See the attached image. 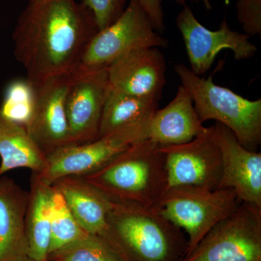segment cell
I'll return each instance as SVG.
<instances>
[{
  "label": "cell",
  "mask_w": 261,
  "mask_h": 261,
  "mask_svg": "<svg viewBox=\"0 0 261 261\" xmlns=\"http://www.w3.org/2000/svg\"><path fill=\"white\" fill-rule=\"evenodd\" d=\"M175 72L193 101L201 123L215 120L229 128L240 143L256 152L261 142V99L250 100L231 89L195 74L184 64L175 65Z\"/></svg>",
  "instance_id": "277c9868"
},
{
  "label": "cell",
  "mask_w": 261,
  "mask_h": 261,
  "mask_svg": "<svg viewBox=\"0 0 261 261\" xmlns=\"http://www.w3.org/2000/svg\"><path fill=\"white\" fill-rule=\"evenodd\" d=\"M166 62L159 48L133 49L107 68L111 88L123 93L159 101L166 84Z\"/></svg>",
  "instance_id": "4fadbf2b"
},
{
  "label": "cell",
  "mask_w": 261,
  "mask_h": 261,
  "mask_svg": "<svg viewBox=\"0 0 261 261\" xmlns=\"http://www.w3.org/2000/svg\"><path fill=\"white\" fill-rule=\"evenodd\" d=\"M22 261H47V260H33V259L29 258V257H27V258L24 259Z\"/></svg>",
  "instance_id": "83f0119b"
},
{
  "label": "cell",
  "mask_w": 261,
  "mask_h": 261,
  "mask_svg": "<svg viewBox=\"0 0 261 261\" xmlns=\"http://www.w3.org/2000/svg\"><path fill=\"white\" fill-rule=\"evenodd\" d=\"M181 32L190 61V70L195 74H205L211 69L218 55L224 49L233 51L237 61L251 58L256 54L255 44L247 34L235 32L226 20L217 31H211L198 21L190 7L185 5L176 20Z\"/></svg>",
  "instance_id": "30bf717a"
},
{
  "label": "cell",
  "mask_w": 261,
  "mask_h": 261,
  "mask_svg": "<svg viewBox=\"0 0 261 261\" xmlns=\"http://www.w3.org/2000/svg\"><path fill=\"white\" fill-rule=\"evenodd\" d=\"M216 142L222 156L219 189H231L240 202L261 208V153L248 150L229 128L216 122Z\"/></svg>",
  "instance_id": "7c38bea8"
},
{
  "label": "cell",
  "mask_w": 261,
  "mask_h": 261,
  "mask_svg": "<svg viewBox=\"0 0 261 261\" xmlns=\"http://www.w3.org/2000/svg\"><path fill=\"white\" fill-rule=\"evenodd\" d=\"M127 0H82L93 13L99 31L116 22L126 8Z\"/></svg>",
  "instance_id": "cb8c5ba5"
},
{
  "label": "cell",
  "mask_w": 261,
  "mask_h": 261,
  "mask_svg": "<svg viewBox=\"0 0 261 261\" xmlns=\"http://www.w3.org/2000/svg\"><path fill=\"white\" fill-rule=\"evenodd\" d=\"M47 261H123L106 241L87 233L47 255Z\"/></svg>",
  "instance_id": "7402d4cb"
},
{
  "label": "cell",
  "mask_w": 261,
  "mask_h": 261,
  "mask_svg": "<svg viewBox=\"0 0 261 261\" xmlns=\"http://www.w3.org/2000/svg\"><path fill=\"white\" fill-rule=\"evenodd\" d=\"M148 128L120 130L89 143L63 146L47 154L45 169L35 174L47 185L65 176H87L100 169L134 144L147 140Z\"/></svg>",
  "instance_id": "ba28073f"
},
{
  "label": "cell",
  "mask_w": 261,
  "mask_h": 261,
  "mask_svg": "<svg viewBox=\"0 0 261 261\" xmlns=\"http://www.w3.org/2000/svg\"><path fill=\"white\" fill-rule=\"evenodd\" d=\"M205 129L196 113L191 96L181 85L173 100L154 113L147 139L162 146L181 145L194 140Z\"/></svg>",
  "instance_id": "e0dca14e"
},
{
  "label": "cell",
  "mask_w": 261,
  "mask_h": 261,
  "mask_svg": "<svg viewBox=\"0 0 261 261\" xmlns=\"http://www.w3.org/2000/svg\"><path fill=\"white\" fill-rule=\"evenodd\" d=\"M110 200L108 221L123 260H181L187 239L181 228L154 207Z\"/></svg>",
  "instance_id": "7a4b0ae2"
},
{
  "label": "cell",
  "mask_w": 261,
  "mask_h": 261,
  "mask_svg": "<svg viewBox=\"0 0 261 261\" xmlns=\"http://www.w3.org/2000/svg\"><path fill=\"white\" fill-rule=\"evenodd\" d=\"M66 98V114L73 144L97 140L103 108L111 85L107 69L72 78Z\"/></svg>",
  "instance_id": "5bb4252c"
},
{
  "label": "cell",
  "mask_w": 261,
  "mask_h": 261,
  "mask_svg": "<svg viewBox=\"0 0 261 261\" xmlns=\"http://www.w3.org/2000/svg\"><path fill=\"white\" fill-rule=\"evenodd\" d=\"M163 1V0H138L140 6L150 20L154 31L160 34H163L166 29L162 6Z\"/></svg>",
  "instance_id": "484cf974"
},
{
  "label": "cell",
  "mask_w": 261,
  "mask_h": 261,
  "mask_svg": "<svg viewBox=\"0 0 261 261\" xmlns=\"http://www.w3.org/2000/svg\"><path fill=\"white\" fill-rule=\"evenodd\" d=\"M70 75L49 77L34 86V104L27 128L44 153L73 143L66 114Z\"/></svg>",
  "instance_id": "8fae6325"
},
{
  "label": "cell",
  "mask_w": 261,
  "mask_h": 261,
  "mask_svg": "<svg viewBox=\"0 0 261 261\" xmlns=\"http://www.w3.org/2000/svg\"><path fill=\"white\" fill-rule=\"evenodd\" d=\"M159 101L110 88L103 108L98 139L120 130L148 126Z\"/></svg>",
  "instance_id": "ac0fdd59"
},
{
  "label": "cell",
  "mask_w": 261,
  "mask_h": 261,
  "mask_svg": "<svg viewBox=\"0 0 261 261\" xmlns=\"http://www.w3.org/2000/svg\"><path fill=\"white\" fill-rule=\"evenodd\" d=\"M34 104V86L27 80H17L7 87L0 111L11 121L27 127Z\"/></svg>",
  "instance_id": "603a6c76"
},
{
  "label": "cell",
  "mask_w": 261,
  "mask_h": 261,
  "mask_svg": "<svg viewBox=\"0 0 261 261\" xmlns=\"http://www.w3.org/2000/svg\"><path fill=\"white\" fill-rule=\"evenodd\" d=\"M98 32L93 13L75 0H29L13 32L15 57L33 86L71 75Z\"/></svg>",
  "instance_id": "6da1fadb"
},
{
  "label": "cell",
  "mask_w": 261,
  "mask_h": 261,
  "mask_svg": "<svg viewBox=\"0 0 261 261\" xmlns=\"http://www.w3.org/2000/svg\"><path fill=\"white\" fill-rule=\"evenodd\" d=\"M84 179L114 200L154 207L168 189L161 145L147 140L134 144Z\"/></svg>",
  "instance_id": "3957f363"
},
{
  "label": "cell",
  "mask_w": 261,
  "mask_h": 261,
  "mask_svg": "<svg viewBox=\"0 0 261 261\" xmlns=\"http://www.w3.org/2000/svg\"><path fill=\"white\" fill-rule=\"evenodd\" d=\"M240 202L231 189L176 187L166 190L154 208L187 233V255Z\"/></svg>",
  "instance_id": "8992f818"
},
{
  "label": "cell",
  "mask_w": 261,
  "mask_h": 261,
  "mask_svg": "<svg viewBox=\"0 0 261 261\" xmlns=\"http://www.w3.org/2000/svg\"><path fill=\"white\" fill-rule=\"evenodd\" d=\"M51 186L63 196L81 227L86 232L106 241L121 257L108 221L111 208L109 197L82 176H65L57 180Z\"/></svg>",
  "instance_id": "9a60e30c"
},
{
  "label": "cell",
  "mask_w": 261,
  "mask_h": 261,
  "mask_svg": "<svg viewBox=\"0 0 261 261\" xmlns=\"http://www.w3.org/2000/svg\"><path fill=\"white\" fill-rule=\"evenodd\" d=\"M168 45L167 39L154 31L138 0H130L119 18L89 41L70 76L80 78L107 69L115 60L133 49Z\"/></svg>",
  "instance_id": "5b68a950"
},
{
  "label": "cell",
  "mask_w": 261,
  "mask_h": 261,
  "mask_svg": "<svg viewBox=\"0 0 261 261\" xmlns=\"http://www.w3.org/2000/svg\"><path fill=\"white\" fill-rule=\"evenodd\" d=\"M237 16L249 37L261 36V0H238Z\"/></svg>",
  "instance_id": "d4e9b609"
},
{
  "label": "cell",
  "mask_w": 261,
  "mask_h": 261,
  "mask_svg": "<svg viewBox=\"0 0 261 261\" xmlns=\"http://www.w3.org/2000/svg\"><path fill=\"white\" fill-rule=\"evenodd\" d=\"M53 188L48 255L73 243L87 233L77 222L61 192L53 186Z\"/></svg>",
  "instance_id": "44dd1931"
},
{
  "label": "cell",
  "mask_w": 261,
  "mask_h": 261,
  "mask_svg": "<svg viewBox=\"0 0 261 261\" xmlns=\"http://www.w3.org/2000/svg\"><path fill=\"white\" fill-rule=\"evenodd\" d=\"M175 2H176L177 4L180 5H183V6H185V5H186V0H174ZM192 1L194 2H199L200 1V0H192ZM202 3H204V5H205L206 9L207 10H211L212 9V6H211V4L210 3V1L209 0H202Z\"/></svg>",
  "instance_id": "4316f807"
},
{
  "label": "cell",
  "mask_w": 261,
  "mask_h": 261,
  "mask_svg": "<svg viewBox=\"0 0 261 261\" xmlns=\"http://www.w3.org/2000/svg\"><path fill=\"white\" fill-rule=\"evenodd\" d=\"M181 261H261V208L240 202Z\"/></svg>",
  "instance_id": "52a82bcc"
},
{
  "label": "cell",
  "mask_w": 261,
  "mask_h": 261,
  "mask_svg": "<svg viewBox=\"0 0 261 261\" xmlns=\"http://www.w3.org/2000/svg\"><path fill=\"white\" fill-rule=\"evenodd\" d=\"M28 196L13 178L0 176V261L29 257L25 230Z\"/></svg>",
  "instance_id": "2e32d148"
},
{
  "label": "cell",
  "mask_w": 261,
  "mask_h": 261,
  "mask_svg": "<svg viewBox=\"0 0 261 261\" xmlns=\"http://www.w3.org/2000/svg\"><path fill=\"white\" fill-rule=\"evenodd\" d=\"M166 160L168 189L192 187L219 189L222 177V156L214 126L181 145H161ZM167 189V190H168Z\"/></svg>",
  "instance_id": "9c48e42d"
},
{
  "label": "cell",
  "mask_w": 261,
  "mask_h": 261,
  "mask_svg": "<svg viewBox=\"0 0 261 261\" xmlns=\"http://www.w3.org/2000/svg\"><path fill=\"white\" fill-rule=\"evenodd\" d=\"M53 188L32 173L25 214L28 256L46 260L50 243L51 200Z\"/></svg>",
  "instance_id": "ffe728a7"
},
{
  "label": "cell",
  "mask_w": 261,
  "mask_h": 261,
  "mask_svg": "<svg viewBox=\"0 0 261 261\" xmlns=\"http://www.w3.org/2000/svg\"><path fill=\"white\" fill-rule=\"evenodd\" d=\"M0 176L17 168L39 174L47 166V155L29 135L25 127L11 121L0 111Z\"/></svg>",
  "instance_id": "d6986e66"
}]
</instances>
